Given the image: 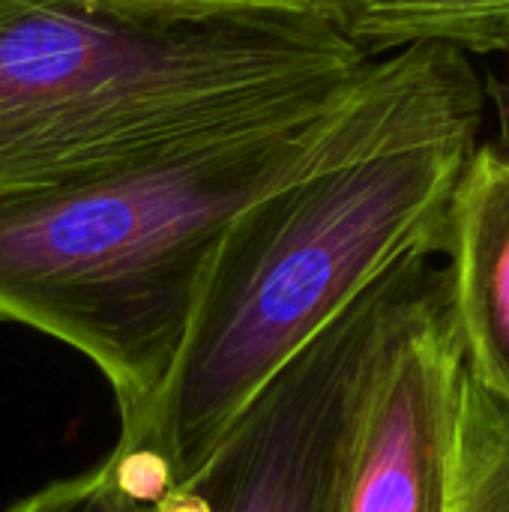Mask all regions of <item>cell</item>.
I'll list each match as a JSON object with an SVG mask.
<instances>
[{"instance_id": "obj_11", "label": "cell", "mask_w": 509, "mask_h": 512, "mask_svg": "<svg viewBox=\"0 0 509 512\" xmlns=\"http://www.w3.org/2000/svg\"><path fill=\"white\" fill-rule=\"evenodd\" d=\"M198 3H225V6H312L315 0H198Z\"/></svg>"}, {"instance_id": "obj_8", "label": "cell", "mask_w": 509, "mask_h": 512, "mask_svg": "<svg viewBox=\"0 0 509 512\" xmlns=\"http://www.w3.org/2000/svg\"><path fill=\"white\" fill-rule=\"evenodd\" d=\"M447 512H509V411L462 372Z\"/></svg>"}, {"instance_id": "obj_7", "label": "cell", "mask_w": 509, "mask_h": 512, "mask_svg": "<svg viewBox=\"0 0 509 512\" xmlns=\"http://www.w3.org/2000/svg\"><path fill=\"white\" fill-rule=\"evenodd\" d=\"M309 9L372 60L411 45L509 51V0H315Z\"/></svg>"}, {"instance_id": "obj_3", "label": "cell", "mask_w": 509, "mask_h": 512, "mask_svg": "<svg viewBox=\"0 0 509 512\" xmlns=\"http://www.w3.org/2000/svg\"><path fill=\"white\" fill-rule=\"evenodd\" d=\"M357 81L321 105L0 198V321L51 336L102 372L117 399V447L150 417L228 225L333 147Z\"/></svg>"}, {"instance_id": "obj_1", "label": "cell", "mask_w": 509, "mask_h": 512, "mask_svg": "<svg viewBox=\"0 0 509 512\" xmlns=\"http://www.w3.org/2000/svg\"><path fill=\"white\" fill-rule=\"evenodd\" d=\"M483 105L456 48L372 60L333 147L228 225L150 417L111 450L144 507L189 486L258 390L375 279L441 255Z\"/></svg>"}, {"instance_id": "obj_9", "label": "cell", "mask_w": 509, "mask_h": 512, "mask_svg": "<svg viewBox=\"0 0 509 512\" xmlns=\"http://www.w3.org/2000/svg\"><path fill=\"white\" fill-rule=\"evenodd\" d=\"M144 504L132 495L117 462L108 456L102 465L45 483L6 512H141Z\"/></svg>"}, {"instance_id": "obj_6", "label": "cell", "mask_w": 509, "mask_h": 512, "mask_svg": "<svg viewBox=\"0 0 509 512\" xmlns=\"http://www.w3.org/2000/svg\"><path fill=\"white\" fill-rule=\"evenodd\" d=\"M501 135L471 153L444 228V270L465 372L509 411V102Z\"/></svg>"}, {"instance_id": "obj_2", "label": "cell", "mask_w": 509, "mask_h": 512, "mask_svg": "<svg viewBox=\"0 0 509 512\" xmlns=\"http://www.w3.org/2000/svg\"><path fill=\"white\" fill-rule=\"evenodd\" d=\"M369 63L309 6L0 0V198L330 102Z\"/></svg>"}, {"instance_id": "obj_10", "label": "cell", "mask_w": 509, "mask_h": 512, "mask_svg": "<svg viewBox=\"0 0 509 512\" xmlns=\"http://www.w3.org/2000/svg\"><path fill=\"white\" fill-rule=\"evenodd\" d=\"M141 512H213L195 492L189 489H171L165 492L159 501H153L150 507H144Z\"/></svg>"}, {"instance_id": "obj_5", "label": "cell", "mask_w": 509, "mask_h": 512, "mask_svg": "<svg viewBox=\"0 0 509 512\" xmlns=\"http://www.w3.org/2000/svg\"><path fill=\"white\" fill-rule=\"evenodd\" d=\"M438 258L414 276L363 372L333 512H447L465 357Z\"/></svg>"}, {"instance_id": "obj_4", "label": "cell", "mask_w": 509, "mask_h": 512, "mask_svg": "<svg viewBox=\"0 0 509 512\" xmlns=\"http://www.w3.org/2000/svg\"><path fill=\"white\" fill-rule=\"evenodd\" d=\"M429 258L435 252L402 258L297 351L183 489L213 512H333L342 441L363 372Z\"/></svg>"}]
</instances>
